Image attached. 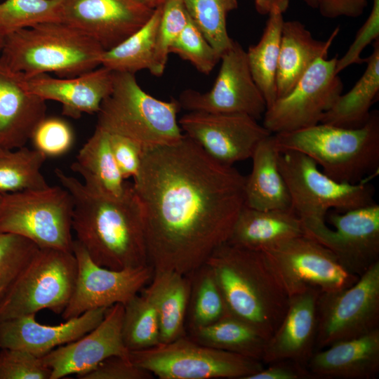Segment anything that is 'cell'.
Returning <instances> with one entry per match:
<instances>
[{
    "label": "cell",
    "mask_w": 379,
    "mask_h": 379,
    "mask_svg": "<svg viewBox=\"0 0 379 379\" xmlns=\"http://www.w3.org/2000/svg\"><path fill=\"white\" fill-rule=\"evenodd\" d=\"M133 188L141 203L148 262L188 275L227 242L245 206V180L192 139L145 150Z\"/></svg>",
    "instance_id": "cell-1"
},
{
    "label": "cell",
    "mask_w": 379,
    "mask_h": 379,
    "mask_svg": "<svg viewBox=\"0 0 379 379\" xmlns=\"http://www.w3.org/2000/svg\"><path fill=\"white\" fill-rule=\"evenodd\" d=\"M54 173L73 200L76 240L93 262L116 270L149 265L143 212L133 183L117 196L60 168Z\"/></svg>",
    "instance_id": "cell-2"
},
{
    "label": "cell",
    "mask_w": 379,
    "mask_h": 379,
    "mask_svg": "<svg viewBox=\"0 0 379 379\" xmlns=\"http://www.w3.org/2000/svg\"><path fill=\"white\" fill-rule=\"evenodd\" d=\"M205 264L211 270L230 314L269 339L286 314L289 298L262 252L225 242Z\"/></svg>",
    "instance_id": "cell-3"
},
{
    "label": "cell",
    "mask_w": 379,
    "mask_h": 379,
    "mask_svg": "<svg viewBox=\"0 0 379 379\" xmlns=\"http://www.w3.org/2000/svg\"><path fill=\"white\" fill-rule=\"evenodd\" d=\"M274 137L279 152L308 156L326 175L340 182L366 181L379 168V114L375 110L357 128L319 123Z\"/></svg>",
    "instance_id": "cell-4"
},
{
    "label": "cell",
    "mask_w": 379,
    "mask_h": 379,
    "mask_svg": "<svg viewBox=\"0 0 379 379\" xmlns=\"http://www.w3.org/2000/svg\"><path fill=\"white\" fill-rule=\"evenodd\" d=\"M104 51L72 26L45 22L5 35L0 60L25 77L55 73L73 77L100 66Z\"/></svg>",
    "instance_id": "cell-5"
},
{
    "label": "cell",
    "mask_w": 379,
    "mask_h": 379,
    "mask_svg": "<svg viewBox=\"0 0 379 379\" xmlns=\"http://www.w3.org/2000/svg\"><path fill=\"white\" fill-rule=\"evenodd\" d=\"M180 109L178 100H161L143 91L135 74L114 72L112 90L97 113L96 127L133 140L145 152L183 138L177 118Z\"/></svg>",
    "instance_id": "cell-6"
},
{
    "label": "cell",
    "mask_w": 379,
    "mask_h": 379,
    "mask_svg": "<svg viewBox=\"0 0 379 379\" xmlns=\"http://www.w3.org/2000/svg\"><path fill=\"white\" fill-rule=\"evenodd\" d=\"M279 166L292 208L300 218L305 234L326 225V216L331 209L345 212L375 202L374 188L367 181L356 184L336 181L302 153L280 152Z\"/></svg>",
    "instance_id": "cell-7"
},
{
    "label": "cell",
    "mask_w": 379,
    "mask_h": 379,
    "mask_svg": "<svg viewBox=\"0 0 379 379\" xmlns=\"http://www.w3.org/2000/svg\"><path fill=\"white\" fill-rule=\"evenodd\" d=\"M72 196L62 186L3 194L0 232L25 237L39 248L72 251Z\"/></svg>",
    "instance_id": "cell-8"
},
{
    "label": "cell",
    "mask_w": 379,
    "mask_h": 379,
    "mask_svg": "<svg viewBox=\"0 0 379 379\" xmlns=\"http://www.w3.org/2000/svg\"><path fill=\"white\" fill-rule=\"evenodd\" d=\"M77 272L72 251L39 248L0 298V321L45 309L61 314L72 297Z\"/></svg>",
    "instance_id": "cell-9"
},
{
    "label": "cell",
    "mask_w": 379,
    "mask_h": 379,
    "mask_svg": "<svg viewBox=\"0 0 379 379\" xmlns=\"http://www.w3.org/2000/svg\"><path fill=\"white\" fill-rule=\"evenodd\" d=\"M129 358L160 379H246L264 367L262 361L198 343L187 335L149 349L130 351Z\"/></svg>",
    "instance_id": "cell-10"
},
{
    "label": "cell",
    "mask_w": 379,
    "mask_h": 379,
    "mask_svg": "<svg viewBox=\"0 0 379 379\" xmlns=\"http://www.w3.org/2000/svg\"><path fill=\"white\" fill-rule=\"evenodd\" d=\"M377 328H379V261L359 277L352 286L319 293L315 351Z\"/></svg>",
    "instance_id": "cell-11"
},
{
    "label": "cell",
    "mask_w": 379,
    "mask_h": 379,
    "mask_svg": "<svg viewBox=\"0 0 379 379\" xmlns=\"http://www.w3.org/2000/svg\"><path fill=\"white\" fill-rule=\"evenodd\" d=\"M288 298L310 289L332 292L359 277L347 272L324 245L304 234L261 251Z\"/></svg>",
    "instance_id": "cell-12"
},
{
    "label": "cell",
    "mask_w": 379,
    "mask_h": 379,
    "mask_svg": "<svg viewBox=\"0 0 379 379\" xmlns=\"http://www.w3.org/2000/svg\"><path fill=\"white\" fill-rule=\"evenodd\" d=\"M337 60L338 56L317 60L286 95L267 108L262 125L275 134L319 124L343 90Z\"/></svg>",
    "instance_id": "cell-13"
},
{
    "label": "cell",
    "mask_w": 379,
    "mask_h": 379,
    "mask_svg": "<svg viewBox=\"0 0 379 379\" xmlns=\"http://www.w3.org/2000/svg\"><path fill=\"white\" fill-rule=\"evenodd\" d=\"M221 65L211 89L205 93L187 89L178 98L189 112L243 114L255 119L263 117L267 103L251 74L246 51L233 40L220 56Z\"/></svg>",
    "instance_id": "cell-14"
},
{
    "label": "cell",
    "mask_w": 379,
    "mask_h": 379,
    "mask_svg": "<svg viewBox=\"0 0 379 379\" xmlns=\"http://www.w3.org/2000/svg\"><path fill=\"white\" fill-rule=\"evenodd\" d=\"M72 251L77 272L72 297L61 314L65 320L91 310L117 303L125 305L142 291L154 273L150 265L119 270L101 267L77 240H74Z\"/></svg>",
    "instance_id": "cell-15"
},
{
    "label": "cell",
    "mask_w": 379,
    "mask_h": 379,
    "mask_svg": "<svg viewBox=\"0 0 379 379\" xmlns=\"http://www.w3.org/2000/svg\"><path fill=\"white\" fill-rule=\"evenodd\" d=\"M178 123L207 155L227 166L251 159L258 145L272 134L257 119L243 114L189 112Z\"/></svg>",
    "instance_id": "cell-16"
},
{
    "label": "cell",
    "mask_w": 379,
    "mask_h": 379,
    "mask_svg": "<svg viewBox=\"0 0 379 379\" xmlns=\"http://www.w3.org/2000/svg\"><path fill=\"white\" fill-rule=\"evenodd\" d=\"M327 225L306 234L335 255L349 273L360 277L379 261V205L371 204L345 212L328 211Z\"/></svg>",
    "instance_id": "cell-17"
},
{
    "label": "cell",
    "mask_w": 379,
    "mask_h": 379,
    "mask_svg": "<svg viewBox=\"0 0 379 379\" xmlns=\"http://www.w3.org/2000/svg\"><path fill=\"white\" fill-rule=\"evenodd\" d=\"M124 305L109 307L101 322L76 340L59 346L41 357L51 369L50 379L76 374L77 378L112 356L128 357L122 335Z\"/></svg>",
    "instance_id": "cell-18"
},
{
    "label": "cell",
    "mask_w": 379,
    "mask_h": 379,
    "mask_svg": "<svg viewBox=\"0 0 379 379\" xmlns=\"http://www.w3.org/2000/svg\"><path fill=\"white\" fill-rule=\"evenodd\" d=\"M154 11L137 0H64L62 22L107 51L141 27Z\"/></svg>",
    "instance_id": "cell-19"
},
{
    "label": "cell",
    "mask_w": 379,
    "mask_h": 379,
    "mask_svg": "<svg viewBox=\"0 0 379 379\" xmlns=\"http://www.w3.org/2000/svg\"><path fill=\"white\" fill-rule=\"evenodd\" d=\"M22 76L29 91L46 101L60 102L63 115L79 119L84 114L99 112L112 90L114 72L100 65L73 77H53L49 74Z\"/></svg>",
    "instance_id": "cell-20"
},
{
    "label": "cell",
    "mask_w": 379,
    "mask_h": 379,
    "mask_svg": "<svg viewBox=\"0 0 379 379\" xmlns=\"http://www.w3.org/2000/svg\"><path fill=\"white\" fill-rule=\"evenodd\" d=\"M108 307L87 311L58 325H45L36 314L0 321V348L27 351L41 358L55 348L81 338L103 319Z\"/></svg>",
    "instance_id": "cell-21"
},
{
    "label": "cell",
    "mask_w": 379,
    "mask_h": 379,
    "mask_svg": "<svg viewBox=\"0 0 379 379\" xmlns=\"http://www.w3.org/2000/svg\"><path fill=\"white\" fill-rule=\"evenodd\" d=\"M319 293L310 289L289 297L281 322L267 340L263 364L290 359L307 365L315 351Z\"/></svg>",
    "instance_id": "cell-22"
},
{
    "label": "cell",
    "mask_w": 379,
    "mask_h": 379,
    "mask_svg": "<svg viewBox=\"0 0 379 379\" xmlns=\"http://www.w3.org/2000/svg\"><path fill=\"white\" fill-rule=\"evenodd\" d=\"M46 112V100L29 91L22 74L0 60V147L25 146Z\"/></svg>",
    "instance_id": "cell-23"
},
{
    "label": "cell",
    "mask_w": 379,
    "mask_h": 379,
    "mask_svg": "<svg viewBox=\"0 0 379 379\" xmlns=\"http://www.w3.org/2000/svg\"><path fill=\"white\" fill-rule=\"evenodd\" d=\"M307 367L312 378H375L379 373V328L315 351Z\"/></svg>",
    "instance_id": "cell-24"
},
{
    "label": "cell",
    "mask_w": 379,
    "mask_h": 379,
    "mask_svg": "<svg viewBox=\"0 0 379 379\" xmlns=\"http://www.w3.org/2000/svg\"><path fill=\"white\" fill-rule=\"evenodd\" d=\"M304 234L302 222L293 209L258 210L244 206L227 242L261 252Z\"/></svg>",
    "instance_id": "cell-25"
},
{
    "label": "cell",
    "mask_w": 379,
    "mask_h": 379,
    "mask_svg": "<svg viewBox=\"0 0 379 379\" xmlns=\"http://www.w3.org/2000/svg\"><path fill=\"white\" fill-rule=\"evenodd\" d=\"M339 31L336 27L326 40L319 41L300 22H284L276 79L277 98L286 95L317 60L327 58Z\"/></svg>",
    "instance_id": "cell-26"
},
{
    "label": "cell",
    "mask_w": 379,
    "mask_h": 379,
    "mask_svg": "<svg viewBox=\"0 0 379 379\" xmlns=\"http://www.w3.org/2000/svg\"><path fill=\"white\" fill-rule=\"evenodd\" d=\"M142 291L156 310L161 343L185 336L191 292L190 274L171 270H154L150 284Z\"/></svg>",
    "instance_id": "cell-27"
},
{
    "label": "cell",
    "mask_w": 379,
    "mask_h": 379,
    "mask_svg": "<svg viewBox=\"0 0 379 379\" xmlns=\"http://www.w3.org/2000/svg\"><path fill=\"white\" fill-rule=\"evenodd\" d=\"M279 152L272 133L256 147L251 158L252 170L245 180V206L258 210L293 209L279 169Z\"/></svg>",
    "instance_id": "cell-28"
},
{
    "label": "cell",
    "mask_w": 379,
    "mask_h": 379,
    "mask_svg": "<svg viewBox=\"0 0 379 379\" xmlns=\"http://www.w3.org/2000/svg\"><path fill=\"white\" fill-rule=\"evenodd\" d=\"M366 67L360 79L346 93L341 94L320 123L343 128H357L371 115V107L379 91V41L373 44Z\"/></svg>",
    "instance_id": "cell-29"
},
{
    "label": "cell",
    "mask_w": 379,
    "mask_h": 379,
    "mask_svg": "<svg viewBox=\"0 0 379 379\" xmlns=\"http://www.w3.org/2000/svg\"><path fill=\"white\" fill-rule=\"evenodd\" d=\"M70 168L84 182L98 185L114 195L122 194L128 183L114 158L109 133L98 127L80 149Z\"/></svg>",
    "instance_id": "cell-30"
},
{
    "label": "cell",
    "mask_w": 379,
    "mask_h": 379,
    "mask_svg": "<svg viewBox=\"0 0 379 379\" xmlns=\"http://www.w3.org/2000/svg\"><path fill=\"white\" fill-rule=\"evenodd\" d=\"M187 331V335L198 343L262 362L267 340L232 315L208 326L188 328Z\"/></svg>",
    "instance_id": "cell-31"
},
{
    "label": "cell",
    "mask_w": 379,
    "mask_h": 379,
    "mask_svg": "<svg viewBox=\"0 0 379 379\" xmlns=\"http://www.w3.org/2000/svg\"><path fill=\"white\" fill-rule=\"evenodd\" d=\"M268 15L260 41L246 51L251 74L265 98L267 108L277 99L276 79L284 22L279 10L272 11Z\"/></svg>",
    "instance_id": "cell-32"
},
{
    "label": "cell",
    "mask_w": 379,
    "mask_h": 379,
    "mask_svg": "<svg viewBox=\"0 0 379 379\" xmlns=\"http://www.w3.org/2000/svg\"><path fill=\"white\" fill-rule=\"evenodd\" d=\"M162 6L156 8L149 19L123 41L105 51L101 66L114 72L135 74L142 69H151L156 35Z\"/></svg>",
    "instance_id": "cell-33"
},
{
    "label": "cell",
    "mask_w": 379,
    "mask_h": 379,
    "mask_svg": "<svg viewBox=\"0 0 379 379\" xmlns=\"http://www.w3.org/2000/svg\"><path fill=\"white\" fill-rule=\"evenodd\" d=\"M190 276L191 292L186 319L187 329L208 326L231 315L218 282L206 264Z\"/></svg>",
    "instance_id": "cell-34"
},
{
    "label": "cell",
    "mask_w": 379,
    "mask_h": 379,
    "mask_svg": "<svg viewBox=\"0 0 379 379\" xmlns=\"http://www.w3.org/2000/svg\"><path fill=\"white\" fill-rule=\"evenodd\" d=\"M46 157L25 146L0 155V194L48 187L41 167Z\"/></svg>",
    "instance_id": "cell-35"
},
{
    "label": "cell",
    "mask_w": 379,
    "mask_h": 379,
    "mask_svg": "<svg viewBox=\"0 0 379 379\" xmlns=\"http://www.w3.org/2000/svg\"><path fill=\"white\" fill-rule=\"evenodd\" d=\"M122 335L129 352L149 349L161 343L156 310L144 294H136L124 305Z\"/></svg>",
    "instance_id": "cell-36"
},
{
    "label": "cell",
    "mask_w": 379,
    "mask_h": 379,
    "mask_svg": "<svg viewBox=\"0 0 379 379\" xmlns=\"http://www.w3.org/2000/svg\"><path fill=\"white\" fill-rule=\"evenodd\" d=\"M182 1L192 22L221 56L233 42L226 20L227 14L237 8V0Z\"/></svg>",
    "instance_id": "cell-37"
},
{
    "label": "cell",
    "mask_w": 379,
    "mask_h": 379,
    "mask_svg": "<svg viewBox=\"0 0 379 379\" xmlns=\"http://www.w3.org/2000/svg\"><path fill=\"white\" fill-rule=\"evenodd\" d=\"M64 0H4L0 3V33L5 36L45 22H62Z\"/></svg>",
    "instance_id": "cell-38"
},
{
    "label": "cell",
    "mask_w": 379,
    "mask_h": 379,
    "mask_svg": "<svg viewBox=\"0 0 379 379\" xmlns=\"http://www.w3.org/2000/svg\"><path fill=\"white\" fill-rule=\"evenodd\" d=\"M189 18L182 0H166L163 4L152 66L149 70L154 76L160 77L164 74L170 48L186 26Z\"/></svg>",
    "instance_id": "cell-39"
},
{
    "label": "cell",
    "mask_w": 379,
    "mask_h": 379,
    "mask_svg": "<svg viewBox=\"0 0 379 379\" xmlns=\"http://www.w3.org/2000/svg\"><path fill=\"white\" fill-rule=\"evenodd\" d=\"M30 240L0 232V298L39 251Z\"/></svg>",
    "instance_id": "cell-40"
},
{
    "label": "cell",
    "mask_w": 379,
    "mask_h": 379,
    "mask_svg": "<svg viewBox=\"0 0 379 379\" xmlns=\"http://www.w3.org/2000/svg\"><path fill=\"white\" fill-rule=\"evenodd\" d=\"M169 53L178 55L190 62L199 72L209 74L220 60V54L213 48L190 17L170 48Z\"/></svg>",
    "instance_id": "cell-41"
},
{
    "label": "cell",
    "mask_w": 379,
    "mask_h": 379,
    "mask_svg": "<svg viewBox=\"0 0 379 379\" xmlns=\"http://www.w3.org/2000/svg\"><path fill=\"white\" fill-rule=\"evenodd\" d=\"M30 140L34 148L46 158L62 156L73 146L74 134L65 120L55 117H45L35 127Z\"/></svg>",
    "instance_id": "cell-42"
},
{
    "label": "cell",
    "mask_w": 379,
    "mask_h": 379,
    "mask_svg": "<svg viewBox=\"0 0 379 379\" xmlns=\"http://www.w3.org/2000/svg\"><path fill=\"white\" fill-rule=\"evenodd\" d=\"M41 359L22 350L0 348V379H50Z\"/></svg>",
    "instance_id": "cell-43"
},
{
    "label": "cell",
    "mask_w": 379,
    "mask_h": 379,
    "mask_svg": "<svg viewBox=\"0 0 379 379\" xmlns=\"http://www.w3.org/2000/svg\"><path fill=\"white\" fill-rule=\"evenodd\" d=\"M373 6L366 20L359 29L355 38L344 55L337 60L336 72L339 74L353 64L365 62L362 51L379 37V0H372Z\"/></svg>",
    "instance_id": "cell-44"
},
{
    "label": "cell",
    "mask_w": 379,
    "mask_h": 379,
    "mask_svg": "<svg viewBox=\"0 0 379 379\" xmlns=\"http://www.w3.org/2000/svg\"><path fill=\"white\" fill-rule=\"evenodd\" d=\"M154 375L133 364L128 357L112 356L80 379H152Z\"/></svg>",
    "instance_id": "cell-45"
},
{
    "label": "cell",
    "mask_w": 379,
    "mask_h": 379,
    "mask_svg": "<svg viewBox=\"0 0 379 379\" xmlns=\"http://www.w3.org/2000/svg\"><path fill=\"white\" fill-rule=\"evenodd\" d=\"M112 152L117 165L126 180L138 175L143 149L133 140L117 134H109Z\"/></svg>",
    "instance_id": "cell-46"
},
{
    "label": "cell",
    "mask_w": 379,
    "mask_h": 379,
    "mask_svg": "<svg viewBox=\"0 0 379 379\" xmlns=\"http://www.w3.org/2000/svg\"><path fill=\"white\" fill-rule=\"evenodd\" d=\"M260 371L246 379H310L312 376L307 365L300 362L283 359L267 364Z\"/></svg>",
    "instance_id": "cell-47"
},
{
    "label": "cell",
    "mask_w": 379,
    "mask_h": 379,
    "mask_svg": "<svg viewBox=\"0 0 379 379\" xmlns=\"http://www.w3.org/2000/svg\"><path fill=\"white\" fill-rule=\"evenodd\" d=\"M369 0H318L317 8L321 15L328 18L361 15Z\"/></svg>",
    "instance_id": "cell-48"
},
{
    "label": "cell",
    "mask_w": 379,
    "mask_h": 379,
    "mask_svg": "<svg viewBox=\"0 0 379 379\" xmlns=\"http://www.w3.org/2000/svg\"><path fill=\"white\" fill-rule=\"evenodd\" d=\"M290 0H255V7L261 15H268L273 10L284 13L288 8Z\"/></svg>",
    "instance_id": "cell-49"
},
{
    "label": "cell",
    "mask_w": 379,
    "mask_h": 379,
    "mask_svg": "<svg viewBox=\"0 0 379 379\" xmlns=\"http://www.w3.org/2000/svg\"><path fill=\"white\" fill-rule=\"evenodd\" d=\"M137 1L149 8L155 9L156 8L162 6L166 0H137Z\"/></svg>",
    "instance_id": "cell-50"
},
{
    "label": "cell",
    "mask_w": 379,
    "mask_h": 379,
    "mask_svg": "<svg viewBox=\"0 0 379 379\" xmlns=\"http://www.w3.org/2000/svg\"><path fill=\"white\" fill-rule=\"evenodd\" d=\"M317 1L318 0H304V1L312 8H317Z\"/></svg>",
    "instance_id": "cell-51"
},
{
    "label": "cell",
    "mask_w": 379,
    "mask_h": 379,
    "mask_svg": "<svg viewBox=\"0 0 379 379\" xmlns=\"http://www.w3.org/2000/svg\"><path fill=\"white\" fill-rule=\"evenodd\" d=\"M4 36H3L0 33V53H1V49H2V47H3V44H4Z\"/></svg>",
    "instance_id": "cell-52"
},
{
    "label": "cell",
    "mask_w": 379,
    "mask_h": 379,
    "mask_svg": "<svg viewBox=\"0 0 379 379\" xmlns=\"http://www.w3.org/2000/svg\"><path fill=\"white\" fill-rule=\"evenodd\" d=\"M6 151H7V150L4 149H2V148L0 147V155H1V154L4 153V152H6Z\"/></svg>",
    "instance_id": "cell-53"
},
{
    "label": "cell",
    "mask_w": 379,
    "mask_h": 379,
    "mask_svg": "<svg viewBox=\"0 0 379 379\" xmlns=\"http://www.w3.org/2000/svg\"><path fill=\"white\" fill-rule=\"evenodd\" d=\"M1 194H0V201H1Z\"/></svg>",
    "instance_id": "cell-54"
}]
</instances>
